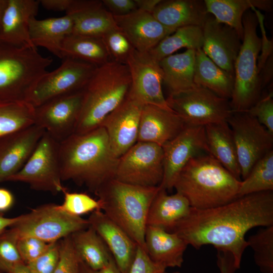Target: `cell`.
Returning a JSON list of instances; mask_svg holds the SVG:
<instances>
[{
	"label": "cell",
	"mask_w": 273,
	"mask_h": 273,
	"mask_svg": "<svg viewBox=\"0 0 273 273\" xmlns=\"http://www.w3.org/2000/svg\"><path fill=\"white\" fill-rule=\"evenodd\" d=\"M270 225H273V191H266L239 197L212 208L191 207L171 232L196 249L211 245L217 250L231 253L238 269L248 247L245 235L253 228Z\"/></svg>",
	"instance_id": "cell-1"
},
{
	"label": "cell",
	"mask_w": 273,
	"mask_h": 273,
	"mask_svg": "<svg viewBox=\"0 0 273 273\" xmlns=\"http://www.w3.org/2000/svg\"><path fill=\"white\" fill-rule=\"evenodd\" d=\"M62 181L71 180L94 194L114 178L119 158L113 154L101 126L84 133H74L59 143Z\"/></svg>",
	"instance_id": "cell-2"
},
{
	"label": "cell",
	"mask_w": 273,
	"mask_h": 273,
	"mask_svg": "<svg viewBox=\"0 0 273 273\" xmlns=\"http://www.w3.org/2000/svg\"><path fill=\"white\" fill-rule=\"evenodd\" d=\"M241 182L210 155L202 153L182 169L173 189L187 199L191 208L205 209L238 198Z\"/></svg>",
	"instance_id": "cell-3"
},
{
	"label": "cell",
	"mask_w": 273,
	"mask_h": 273,
	"mask_svg": "<svg viewBox=\"0 0 273 273\" xmlns=\"http://www.w3.org/2000/svg\"><path fill=\"white\" fill-rule=\"evenodd\" d=\"M159 186L143 187L112 178L96 192L101 210L146 252L145 234L150 206Z\"/></svg>",
	"instance_id": "cell-4"
},
{
	"label": "cell",
	"mask_w": 273,
	"mask_h": 273,
	"mask_svg": "<svg viewBox=\"0 0 273 273\" xmlns=\"http://www.w3.org/2000/svg\"><path fill=\"white\" fill-rule=\"evenodd\" d=\"M130 85L126 64L110 61L97 67L82 90V106L74 133H84L99 127L126 99Z\"/></svg>",
	"instance_id": "cell-5"
},
{
	"label": "cell",
	"mask_w": 273,
	"mask_h": 273,
	"mask_svg": "<svg viewBox=\"0 0 273 273\" xmlns=\"http://www.w3.org/2000/svg\"><path fill=\"white\" fill-rule=\"evenodd\" d=\"M53 62L36 48L18 47L0 41V103L28 102Z\"/></svg>",
	"instance_id": "cell-6"
},
{
	"label": "cell",
	"mask_w": 273,
	"mask_h": 273,
	"mask_svg": "<svg viewBox=\"0 0 273 273\" xmlns=\"http://www.w3.org/2000/svg\"><path fill=\"white\" fill-rule=\"evenodd\" d=\"M257 16L248 10L243 17V37L234 64L235 81L230 105L233 112H246L260 98L262 85L257 62L261 40L257 33Z\"/></svg>",
	"instance_id": "cell-7"
},
{
	"label": "cell",
	"mask_w": 273,
	"mask_h": 273,
	"mask_svg": "<svg viewBox=\"0 0 273 273\" xmlns=\"http://www.w3.org/2000/svg\"><path fill=\"white\" fill-rule=\"evenodd\" d=\"M89 226L87 219L71 215L59 205L49 203L19 215L17 221L8 229L17 240L31 237L52 243Z\"/></svg>",
	"instance_id": "cell-8"
},
{
	"label": "cell",
	"mask_w": 273,
	"mask_h": 273,
	"mask_svg": "<svg viewBox=\"0 0 273 273\" xmlns=\"http://www.w3.org/2000/svg\"><path fill=\"white\" fill-rule=\"evenodd\" d=\"M166 100L187 126H205L226 121L233 112L229 100L197 84L185 92L169 95Z\"/></svg>",
	"instance_id": "cell-9"
},
{
	"label": "cell",
	"mask_w": 273,
	"mask_h": 273,
	"mask_svg": "<svg viewBox=\"0 0 273 273\" xmlns=\"http://www.w3.org/2000/svg\"><path fill=\"white\" fill-rule=\"evenodd\" d=\"M59 143L44 132L24 165L7 181L22 182L34 190L56 194L66 189L62 184Z\"/></svg>",
	"instance_id": "cell-10"
},
{
	"label": "cell",
	"mask_w": 273,
	"mask_h": 273,
	"mask_svg": "<svg viewBox=\"0 0 273 273\" xmlns=\"http://www.w3.org/2000/svg\"><path fill=\"white\" fill-rule=\"evenodd\" d=\"M226 121L233 133L241 177L244 179L254 165L273 150V134L247 112H233Z\"/></svg>",
	"instance_id": "cell-11"
},
{
	"label": "cell",
	"mask_w": 273,
	"mask_h": 273,
	"mask_svg": "<svg viewBox=\"0 0 273 273\" xmlns=\"http://www.w3.org/2000/svg\"><path fill=\"white\" fill-rule=\"evenodd\" d=\"M163 175V152L157 144L137 142L119 158L114 178L143 187L159 186Z\"/></svg>",
	"instance_id": "cell-12"
},
{
	"label": "cell",
	"mask_w": 273,
	"mask_h": 273,
	"mask_svg": "<svg viewBox=\"0 0 273 273\" xmlns=\"http://www.w3.org/2000/svg\"><path fill=\"white\" fill-rule=\"evenodd\" d=\"M97 67L80 60L63 58L58 68L48 72L39 80L29 103L35 107L56 97L82 90Z\"/></svg>",
	"instance_id": "cell-13"
},
{
	"label": "cell",
	"mask_w": 273,
	"mask_h": 273,
	"mask_svg": "<svg viewBox=\"0 0 273 273\" xmlns=\"http://www.w3.org/2000/svg\"><path fill=\"white\" fill-rule=\"evenodd\" d=\"M163 175L160 189L171 191L185 166L194 156L206 152L208 148L204 126L186 125L173 139L162 146Z\"/></svg>",
	"instance_id": "cell-14"
},
{
	"label": "cell",
	"mask_w": 273,
	"mask_h": 273,
	"mask_svg": "<svg viewBox=\"0 0 273 273\" xmlns=\"http://www.w3.org/2000/svg\"><path fill=\"white\" fill-rule=\"evenodd\" d=\"M131 85L129 95L143 105H152L171 109L163 93V72L158 61L149 52L134 50L126 64Z\"/></svg>",
	"instance_id": "cell-15"
},
{
	"label": "cell",
	"mask_w": 273,
	"mask_h": 273,
	"mask_svg": "<svg viewBox=\"0 0 273 273\" xmlns=\"http://www.w3.org/2000/svg\"><path fill=\"white\" fill-rule=\"evenodd\" d=\"M82 90L56 97L34 107V124L59 143L68 138L75 132L82 106Z\"/></svg>",
	"instance_id": "cell-16"
},
{
	"label": "cell",
	"mask_w": 273,
	"mask_h": 273,
	"mask_svg": "<svg viewBox=\"0 0 273 273\" xmlns=\"http://www.w3.org/2000/svg\"><path fill=\"white\" fill-rule=\"evenodd\" d=\"M143 106L128 94L100 125L105 129L111 149L118 158L138 142Z\"/></svg>",
	"instance_id": "cell-17"
},
{
	"label": "cell",
	"mask_w": 273,
	"mask_h": 273,
	"mask_svg": "<svg viewBox=\"0 0 273 273\" xmlns=\"http://www.w3.org/2000/svg\"><path fill=\"white\" fill-rule=\"evenodd\" d=\"M44 132L33 124L0 137V183L21 170Z\"/></svg>",
	"instance_id": "cell-18"
},
{
	"label": "cell",
	"mask_w": 273,
	"mask_h": 273,
	"mask_svg": "<svg viewBox=\"0 0 273 273\" xmlns=\"http://www.w3.org/2000/svg\"><path fill=\"white\" fill-rule=\"evenodd\" d=\"M202 30V50L217 65L234 76V64L242 44L236 31L210 14Z\"/></svg>",
	"instance_id": "cell-19"
},
{
	"label": "cell",
	"mask_w": 273,
	"mask_h": 273,
	"mask_svg": "<svg viewBox=\"0 0 273 273\" xmlns=\"http://www.w3.org/2000/svg\"><path fill=\"white\" fill-rule=\"evenodd\" d=\"M113 17L118 28L134 49L140 52H149L163 39L172 33L152 13L138 9Z\"/></svg>",
	"instance_id": "cell-20"
},
{
	"label": "cell",
	"mask_w": 273,
	"mask_h": 273,
	"mask_svg": "<svg viewBox=\"0 0 273 273\" xmlns=\"http://www.w3.org/2000/svg\"><path fill=\"white\" fill-rule=\"evenodd\" d=\"M110 251L122 273H128L138 245L120 227L101 210L92 212L87 219Z\"/></svg>",
	"instance_id": "cell-21"
},
{
	"label": "cell",
	"mask_w": 273,
	"mask_h": 273,
	"mask_svg": "<svg viewBox=\"0 0 273 273\" xmlns=\"http://www.w3.org/2000/svg\"><path fill=\"white\" fill-rule=\"evenodd\" d=\"M39 5V0H7L0 24V41L18 47L35 48L30 39L29 24L37 15Z\"/></svg>",
	"instance_id": "cell-22"
},
{
	"label": "cell",
	"mask_w": 273,
	"mask_h": 273,
	"mask_svg": "<svg viewBox=\"0 0 273 273\" xmlns=\"http://www.w3.org/2000/svg\"><path fill=\"white\" fill-rule=\"evenodd\" d=\"M185 126L184 121L172 109L145 105L141 112L138 142L162 147L176 136Z\"/></svg>",
	"instance_id": "cell-23"
},
{
	"label": "cell",
	"mask_w": 273,
	"mask_h": 273,
	"mask_svg": "<svg viewBox=\"0 0 273 273\" xmlns=\"http://www.w3.org/2000/svg\"><path fill=\"white\" fill-rule=\"evenodd\" d=\"M72 20V33L100 37L117 28L112 14L102 1L72 0L66 12Z\"/></svg>",
	"instance_id": "cell-24"
},
{
	"label": "cell",
	"mask_w": 273,
	"mask_h": 273,
	"mask_svg": "<svg viewBox=\"0 0 273 273\" xmlns=\"http://www.w3.org/2000/svg\"><path fill=\"white\" fill-rule=\"evenodd\" d=\"M152 14L172 33L186 26L202 28L209 15L201 0H161Z\"/></svg>",
	"instance_id": "cell-25"
},
{
	"label": "cell",
	"mask_w": 273,
	"mask_h": 273,
	"mask_svg": "<svg viewBox=\"0 0 273 273\" xmlns=\"http://www.w3.org/2000/svg\"><path fill=\"white\" fill-rule=\"evenodd\" d=\"M145 243L147 253L155 263L166 268L181 267L188 245L176 234L147 225Z\"/></svg>",
	"instance_id": "cell-26"
},
{
	"label": "cell",
	"mask_w": 273,
	"mask_h": 273,
	"mask_svg": "<svg viewBox=\"0 0 273 273\" xmlns=\"http://www.w3.org/2000/svg\"><path fill=\"white\" fill-rule=\"evenodd\" d=\"M190 209L188 201L181 194L176 192L168 195L166 191L159 188L150 206L147 224L171 232L187 216Z\"/></svg>",
	"instance_id": "cell-27"
},
{
	"label": "cell",
	"mask_w": 273,
	"mask_h": 273,
	"mask_svg": "<svg viewBox=\"0 0 273 273\" xmlns=\"http://www.w3.org/2000/svg\"><path fill=\"white\" fill-rule=\"evenodd\" d=\"M73 26L72 20L67 15L43 20L33 17L29 24L30 39L34 47L44 48L61 59L63 42L68 35L72 33Z\"/></svg>",
	"instance_id": "cell-28"
},
{
	"label": "cell",
	"mask_w": 273,
	"mask_h": 273,
	"mask_svg": "<svg viewBox=\"0 0 273 273\" xmlns=\"http://www.w3.org/2000/svg\"><path fill=\"white\" fill-rule=\"evenodd\" d=\"M205 127L208 154L241 180V170L231 129L226 121Z\"/></svg>",
	"instance_id": "cell-29"
},
{
	"label": "cell",
	"mask_w": 273,
	"mask_h": 273,
	"mask_svg": "<svg viewBox=\"0 0 273 273\" xmlns=\"http://www.w3.org/2000/svg\"><path fill=\"white\" fill-rule=\"evenodd\" d=\"M207 12L215 20L234 29L242 40L244 34L243 17L252 8L271 11L270 0H205Z\"/></svg>",
	"instance_id": "cell-30"
},
{
	"label": "cell",
	"mask_w": 273,
	"mask_h": 273,
	"mask_svg": "<svg viewBox=\"0 0 273 273\" xmlns=\"http://www.w3.org/2000/svg\"><path fill=\"white\" fill-rule=\"evenodd\" d=\"M196 51L187 50L159 61L163 72V83L168 89L169 95L185 92L195 84L194 75Z\"/></svg>",
	"instance_id": "cell-31"
},
{
	"label": "cell",
	"mask_w": 273,
	"mask_h": 273,
	"mask_svg": "<svg viewBox=\"0 0 273 273\" xmlns=\"http://www.w3.org/2000/svg\"><path fill=\"white\" fill-rule=\"evenodd\" d=\"M234 81V76L217 65L202 49L196 51L194 75L195 84L229 100L232 95Z\"/></svg>",
	"instance_id": "cell-32"
},
{
	"label": "cell",
	"mask_w": 273,
	"mask_h": 273,
	"mask_svg": "<svg viewBox=\"0 0 273 273\" xmlns=\"http://www.w3.org/2000/svg\"><path fill=\"white\" fill-rule=\"evenodd\" d=\"M70 237L79 258L92 270L102 269L113 258L102 239L91 226L77 231Z\"/></svg>",
	"instance_id": "cell-33"
},
{
	"label": "cell",
	"mask_w": 273,
	"mask_h": 273,
	"mask_svg": "<svg viewBox=\"0 0 273 273\" xmlns=\"http://www.w3.org/2000/svg\"><path fill=\"white\" fill-rule=\"evenodd\" d=\"M61 55V59L70 58L97 66L111 61L101 38L74 33L68 35L64 39Z\"/></svg>",
	"instance_id": "cell-34"
},
{
	"label": "cell",
	"mask_w": 273,
	"mask_h": 273,
	"mask_svg": "<svg viewBox=\"0 0 273 273\" xmlns=\"http://www.w3.org/2000/svg\"><path fill=\"white\" fill-rule=\"evenodd\" d=\"M203 43L202 28L197 26H186L178 28L165 37L149 53L156 60L160 61L181 48L195 50L202 49Z\"/></svg>",
	"instance_id": "cell-35"
},
{
	"label": "cell",
	"mask_w": 273,
	"mask_h": 273,
	"mask_svg": "<svg viewBox=\"0 0 273 273\" xmlns=\"http://www.w3.org/2000/svg\"><path fill=\"white\" fill-rule=\"evenodd\" d=\"M34 107L28 102L0 103V137L34 124Z\"/></svg>",
	"instance_id": "cell-36"
},
{
	"label": "cell",
	"mask_w": 273,
	"mask_h": 273,
	"mask_svg": "<svg viewBox=\"0 0 273 273\" xmlns=\"http://www.w3.org/2000/svg\"><path fill=\"white\" fill-rule=\"evenodd\" d=\"M266 191H273V150L260 159L241 180L239 197Z\"/></svg>",
	"instance_id": "cell-37"
},
{
	"label": "cell",
	"mask_w": 273,
	"mask_h": 273,
	"mask_svg": "<svg viewBox=\"0 0 273 273\" xmlns=\"http://www.w3.org/2000/svg\"><path fill=\"white\" fill-rule=\"evenodd\" d=\"M255 263L262 273H273V225L260 229L247 240Z\"/></svg>",
	"instance_id": "cell-38"
},
{
	"label": "cell",
	"mask_w": 273,
	"mask_h": 273,
	"mask_svg": "<svg viewBox=\"0 0 273 273\" xmlns=\"http://www.w3.org/2000/svg\"><path fill=\"white\" fill-rule=\"evenodd\" d=\"M101 38L111 61L126 64L134 49L122 32L117 27L106 33Z\"/></svg>",
	"instance_id": "cell-39"
},
{
	"label": "cell",
	"mask_w": 273,
	"mask_h": 273,
	"mask_svg": "<svg viewBox=\"0 0 273 273\" xmlns=\"http://www.w3.org/2000/svg\"><path fill=\"white\" fill-rule=\"evenodd\" d=\"M64 201L60 208L66 213L75 216L101 210L100 203L87 194L69 192L65 189L63 192Z\"/></svg>",
	"instance_id": "cell-40"
},
{
	"label": "cell",
	"mask_w": 273,
	"mask_h": 273,
	"mask_svg": "<svg viewBox=\"0 0 273 273\" xmlns=\"http://www.w3.org/2000/svg\"><path fill=\"white\" fill-rule=\"evenodd\" d=\"M17 241L8 229L0 235V270L6 273L24 263L19 254Z\"/></svg>",
	"instance_id": "cell-41"
},
{
	"label": "cell",
	"mask_w": 273,
	"mask_h": 273,
	"mask_svg": "<svg viewBox=\"0 0 273 273\" xmlns=\"http://www.w3.org/2000/svg\"><path fill=\"white\" fill-rule=\"evenodd\" d=\"M80 262L70 235L60 240L59 258L54 273H79Z\"/></svg>",
	"instance_id": "cell-42"
},
{
	"label": "cell",
	"mask_w": 273,
	"mask_h": 273,
	"mask_svg": "<svg viewBox=\"0 0 273 273\" xmlns=\"http://www.w3.org/2000/svg\"><path fill=\"white\" fill-rule=\"evenodd\" d=\"M59 254L60 241L51 243L44 252L26 264L32 273H54Z\"/></svg>",
	"instance_id": "cell-43"
},
{
	"label": "cell",
	"mask_w": 273,
	"mask_h": 273,
	"mask_svg": "<svg viewBox=\"0 0 273 273\" xmlns=\"http://www.w3.org/2000/svg\"><path fill=\"white\" fill-rule=\"evenodd\" d=\"M273 134V99L270 92L259 100L246 111Z\"/></svg>",
	"instance_id": "cell-44"
},
{
	"label": "cell",
	"mask_w": 273,
	"mask_h": 273,
	"mask_svg": "<svg viewBox=\"0 0 273 273\" xmlns=\"http://www.w3.org/2000/svg\"><path fill=\"white\" fill-rule=\"evenodd\" d=\"M51 243L31 237H23L17 239V246L23 262L27 264L37 258L49 247Z\"/></svg>",
	"instance_id": "cell-45"
},
{
	"label": "cell",
	"mask_w": 273,
	"mask_h": 273,
	"mask_svg": "<svg viewBox=\"0 0 273 273\" xmlns=\"http://www.w3.org/2000/svg\"><path fill=\"white\" fill-rule=\"evenodd\" d=\"M166 269L152 261L147 252L138 246L128 273H163Z\"/></svg>",
	"instance_id": "cell-46"
},
{
	"label": "cell",
	"mask_w": 273,
	"mask_h": 273,
	"mask_svg": "<svg viewBox=\"0 0 273 273\" xmlns=\"http://www.w3.org/2000/svg\"><path fill=\"white\" fill-rule=\"evenodd\" d=\"M256 14L258 24L260 27V30L262 34L261 50V53L260 55H259L258 58V68L260 72L264 67L267 61L271 57H272V41L269 40L266 35V32L263 24V16L261 12L257 9L254 8L251 9Z\"/></svg>",
	"instance_id": "cell-47"
},
{
	"label": "cell",
	"mask_w": 273,
	"mask_h": 273,
	"mask_svg": "<svg viewBox=\"0 0 273 273\" xmlns=\"http://www.w3.org/2000/svg\"><path fill=\"white\" fill-rule=\"evenodd\" d=\"M102 2L113 16L124 15L137 9L134 0H102Z\"/></svg>",
	"instance_id": "cell-48"
},
{
	"label": "cell",
	"mask_w": 273,
	"mask_h": 273,
	"mask_svg": "<svg viewBox=\"0 0 273 273\" xmlns=\"http://www.w3.org/2000/svg\"><path fill=\"white\" fill-rule=\"evenodd\" d=\"M217 251V265L220 273H235L238 269L232 254L226 251Z\"/></svg>",
	"instance_id": "cell-49"
},
{
	"label": "cell",
	"mask_w": 273,
	"mask_h": 273,
	"mask_svg": "<svg viewBox=\"0 0 273 273\" xmlns=\"http://www.w3.org/2000/svg\"><path fill=\"white\" fill-rule=\"evenodd\" d=\"M45 9L55 11H67L72 0H39Z\"/></svg>",
	"instance_id": "cell-50"
},
{
	"label": "cell",
	"mask_w": 273,
	"mask_h": 273,
	"mask_svg": "<svg viewBox=\"0 0 273 273\" xmlns=\"http://www.w3.org/2000/svg\"><path fill=\"white\" fill-rule=\"evenodd\" d=\"M14 203L13 194L7 189L0 188V213H4L9 210Z\"/></svg>",
	"instance_id": "cell-51"
},
{
	"label": "cell",
	"mask_w": 273,
	"mask_h": 273,
	"mask_svg": "<svg viewBox=\"0 0 273 273\" xmlns=\"http://www.w3.org/2000/svg\"><path fill=\"white\" fill-rule=\"evenodd\" d=\"M161 1V0H134L137 9L152 14L156 7Z\"/></svg>",
	"instance_id": "cell-52"
},
{
	"label": "cell",
	"mask_w": 273,
	"mask_h": 273,
	"mask_svg": "<svg viewBox=\"0 0 273 273\" xmlns=\"http://www.w3.org/2000/svg\"><path fill=\"white\" fill-rule=\"evenodd\" d=\"M19 219V216L14 217H6L0 213V235L7 229L15 224Z\"/></svg>",
	"instance_id": "cell-53"
},
{
	"label": "cell",
	"mask_w": 273,
	"mask_h": 273,
	"mask_svg": "<svg viewBox=\"0 0 273 273\" xmlns=\"http://www.w3.org/2000/svg\"><path fill=\"white\" fill-rule=\"evenodd\" d=\"M95 273H122L117 265H116L115 260L112 258L108 262V263L102 269L95 271Z\"/></svg>",
	"instance_id": "cell-54"
},
{
	"label": "cell",
	"mask_w": 273,
	"mask_h": 273,
	"mask_svg": "<svg viewBox=\"0 0 273 273\" xmlns=\"http://www.w3.org/2000/svg\"><path fill=\"white\" fill-rule=\"evenodd\" d=\"M7 273H32L28 266L24 263H21Z\"/></svg>",
	"instance_id": "cell-55"
},
{
	"label": "cell",
	"mask_w": 273,
	"mask_h": 273,
	"mask_svg": "<svg viewBox=\"0 0 273 273\" xmlns=\"http://www.w3.org/2000/svg\"><path fill=\"white\" fill-rule=\"evenodd\" d=\"M79 273H95V271L90 269L80 260Z\"/></svg>",
	"instance_id": "cell-56"
},
{
	"label": "cell",
	"mask_w": 273,
	"mask_h": 273,
	"mask_svg": "<svg viewBox=\"0 0 273 273\" xmlns=\"http://www.w3.org/2000/svg\"><path fill=\"white\" fill-rule=\"evenodd\" d=\"M7 0H0V24L3 15L4 11L6 6Z\"/></svg>",
	"instance_id": "cell-57"
},
{
	"label": "cell",
	"mask_w": 273,
	"mask_h": 273,
	"mask_svg": "<svg viewBox=\"0 0 273 273\" xmlns=\"http://www.w3.org/2000/svg\"><path fill=\"white\" fill-rule=\"evenodd\" d=\"M163 273H168V272H166V271H165L164 272H163ZM171 273H180V272H179V271H174V272H171Z\"/></svg>",
	"instance_id": "cell-58"
}]
</instances>
